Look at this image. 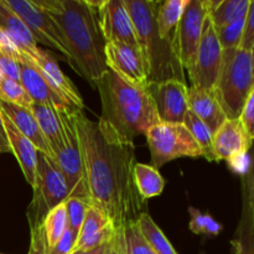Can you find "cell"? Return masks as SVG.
<instances>
[{"mask_svg": "<svg viewBox=\"0 0 254 254\" xmlns=\"http://www.w3.org/2000/svg\"><path fill=\"white\" fill-rule=\"evenodd\" d=\"M86 175L89 205L103 211L121 236L128 226L146 212V201L138 193L134 183L135 145L122 144L104 135L98 123L83 111L74 112Z\"/></svg>", "mask_w": 254, "mask_h": 254, "instance_id": "6da1fadb", "label": "cell"}, {"mask_svg": "<svg viewBox=\"0 0 254 254\" xmlns=\"http://www.w3.org/2000/svg\"><path fill=\"white\" fill-rule=\"evenodd\" d=\"M59 27L68 52V64L94 88L108 69L106 40L97 10L88 0H36Z\"/></svg>", "mask_w": 254, "mask_h": 254, "instance_id": "7a4b0ae2", "label": "cell"}, {"mask_svg": "<svg viewBox=\"0 0 254 254\" xmlns=\"http://www.w3.org/2000/svg\"><path fill=\"white\" fill-rule=\"evenodd\" d=\"M94 88L101 97L102 114L97 122L104 135L128 145H135L138 136L145 135L160 123L155 104L146 88H140L108 68Z\"/></svg>", "mask_w": 254, "mask_h": 254, "instance_id": "3957f363", "label": "cell"}, {"mask_svg": "<svg viewBox=\"0 0 254 254\" xmlns=\"http://www.w3.org/2000/svg\"><path fill=\"white\" fill-rule=\"evenodd\" d=\"M124 4L133 22L149 83L170 79L185 82V71L176 56L173 39H164L159 35L155 22L156 1L124 0Z\"/></svg>", "mask_w": 254, "mask_h": 254, "instance_id": "277c9868", "label": "cell"}, {"mask_svg": "<svg viewBox=\"0 0 254 254\" xmlns=\"http://www.w3.org/2000/svg\"><path fill=\"white\" fill-rule=\"evenodd\" d=\"M253 51L225 50L213 94L227 119H238L254 91Z\"/></svg>", "mask_w": 254, "mask_h": 254, "instance_id": "5b68a950", "label": "cell"}, {"mask_svg": "<svg viewBox=\"0 0 254 254\" xmlns=\"http://www.w3.org/2000/svg\"><path fill=\"white\" fill-rule=\"evenodd\" d=\"M32 189L34 197L26 213L30 227L41 225L45 216L52 208L71 197L68 186L56 161L40 151H37L36 181Z\"/></svg>", "mask_w": 254, "mask_h": 254, "instance_id": "8992f818", "label": "cell"}, {"mask_svg": "<svg viewBox=\"0 0 254 254\" xmlns=\"http://www.w3.org/2000/svg\"><path fill=\"white\" fill-rule=\"evenodd\" d=\"M151 155V166L158 170L180 158H200L202 151L184 123H158L145 134Z\"/></svg>", "mask_w": 254, "mask_h": 254, "instance_id": "52a82bcc", "label": "cell"}, {"mask_svg": "<svg viewBox=\"0 0 254 254\" xmlns=\"http://www.w3.org/2000/svg\"><path fill=\"white\" fill-rule=\"evenodd\" d=\"M76 111L77 109L73 108L57 109L62 129H64V148L54 156V160L56 161L66 180L71 197L81 198L89 203L81 148H79L78 135H77L76 124H74V112Z\"/></svg>", "mask_w": 254, "mask_h": 254, "instance_id": "ba28073f", "label": "cell"}, {"mask_svg": "<svg viewBox=\"0 0 254 254\" xmlns=\"http://www.w3.org/2000/svg\"><path fill=\"white\" fill-rule=\"evenodd\" d=\"M207 15V0H188L176 25L173 34V44L184 71H188L192 64Z\"/></svg>", "mask_w": 254, "mask_h": 254, "instance_id": "9c48e42d", "label": "cell"}, {"mask_svg": "<svg viewBox=\"0 0 254 254\" xmlns=\"http://www.w3.org/2000/svg\"><path fill=\"white\" fill-rule=\"evenodd\" d=\"M222 51L215 27L207 15L203 22L197 51L193 57L192 64L188 69L193 87L213 91L222 62Z\"/></svg>", "mask_w": 254, "mask_h": 254, "instance_id": "30bf717a", "label": "cell"}, {"mask_svg": "<svg viewBox=\"0 0 254 254\" xmlns=\"http://www.w3.org/2000/svg\"><path fill=\"white\" fill-rule=\"evenodd\" d=\"M6 4L19 15L34 35L37 44H42L64 55L68 61V52L54 20L41 6L31 0H5Z\"/></svg>", "mask_w": 254, "mask_h": 254, "instance_id": "8fae6325", "label": "cell"}, {"mask_svg": "<svg viewBox=\"0 0 254 254\" xmlns=\"http://www.w3.org/2000/svg\"><path fill=\"white\" fill-rule=\"evenodd\" d=\"M89 4L97 10L99 27L106 42H121L138 47L133 22L124 0L89 1Z\"/></svg>", "mask_w": 254, "mask_h": 254, "instance_id": "7c38bea8", "label": "cell"}, {"mask_svg": "<svg viewBox=\"0 0 254 254\" xmlns=\"http://www.w3.org/2000/svg\"><path fill=\"white\" fill-rule=\"evenodd\" d=\"M188 88L186 82L178 79L148 84L160 123H183L189 111Z\"/></svg>", "mask_w": 254, "mask_h": 254, "instance_id": "4fadbf2b", "label": "cell"}, {"mask_svg": "<svg viewBox=\"0 0 254 254\" xmlns=\"http://www.w3.org/2000/svg\"><path fill=\"white\" fill-rule=\"evenodd\" d=\"M106 60L108 68L113 69L129 83L140 88L148 87V73L138 47L121 42H107Z\"/></svg>", "mask_w": 254, "mask_h": 254, "instance_id": "5bb4252c", "label": "cell"}, {"mask_svg": "<svg viewBox=\"0 0 254 254\" xmlns=\"http://www.w3.org/2000/svg\"><path fill=\"white\" fill-rule=\"evenodd\" d=\"M17 62L20 67V78L19 82L31 101L36 104H44V106L54 107L56 109L72 108L54 88L51 84L46 81L41 72L31 62V60L19 52ZM74 109V108H73Z\"/></svg>", "mask_w": 254, "mask_h": 254, "instance_id": "9a60e30c", "label": "cell"}, {"mask_svg": "<svg viewBox=\"0 0 254 254\" xmlns=\"http://www.w3.org/2000/svg\"><path fill=\"white\" fill-rule=\"evenodd\" d=\"M116 236V228L111 218L99 208L89 206L81 230L77 235L73 252H86L108 245Z\"/></svg>", "mask_w": 254, "mask_h": 254, "instance_id": "2e32d148", "label": "cell"}, {"mask_svg": "<svg viewBox=\"0 0 254 254\" xmlns=\"http://www.w3.org/2000/svg\"><path fill=\"white\" fill-rule=\"evenodd\" d=\"M253 139L247 134L240 119H227L212 135V151L215 161L231 160L247 154Z\"/></svg>", "mask_w": 254, "mask_h": 254, "instance_id": "e0dca14e", "label": "cell"}, {"mask_svg": "<svg viewBox=\"0 0 254 254\" xmlns=\"http://www.w3.org/2000/svg\"><path fill=\"white\" fill-rule=\"evenodd\" d=\"M0 34L4 35L22 55L36 59L41 52L32 32L5 0H0Z\"/></svg>", "mask_w": 254, "mask_h": 254, "instance_id": "ac0fdd59", "label": "cell"}, {"mask_svg": "<svg viewBox=\"0 0 254 254\" xmlns=\"http://www.w3.org/2000/svg\"><path fill=\"white\" fill-rule=\"evenodd\" d=\"M29 57V56H27ZM32 64L39 68V71L41 72L42 76L46 78V81L49 82L52 86V88L74 109H82L84 108L83 99H82L81 93L78 92L77 87L72 83L71 79L66 76V74L62 72V69L60 68V66L57 64V62L55 61L54 57L50 54H47L46 51L41 50L39 56L36 59H31Z\"/></svg>", "mask_w": 254, "mask_h": 254, "instance_id": "d6986e66", "label": "cell"}, {"mask_svg": "<svg viewBox=\"0 0 254 254\" xmlns=\"http://www.w3.org/2000/svg\"><path fill=\"white\" fill-rule=\"evenodd\" d=\"M235 254H254V184L253 171L243 180V210L235 237L231 241Z\"/></svg>", "mask_w": 254, "mask_h": 254, "instance_id": "ffe728a7", "label": "cell"}, {"mask_svg": "<svg viewBox=\"0 0 254 254\" xmlns=\"http://www.w3.org/2000/svg\"><path fill=\"white\" fill-rule=\"evenodd\" d=\"M2 126H4L5 135L9 143L10 153L14 154L21 169L26 183L34 188L36 181L37 171V150L34 144L25 138L16 129V127L10 122V119L1 112Z\"/></svg>", "mask_w": 254, "mask_h": 254, "instance_id": "44dd1931", "label": "cell"}, {"mask_svg": "<svg viewBox=\"0 0 254 254\" xmlns=\"http://www.w3.org/2000/svg\"><path fill=\"white\" fill-rule=\"evenodd\" d=\"M189 109L203 122L213 134L227 121L225 112L216 99L213 91L201 89L197 87L188 88Z\"/></svg>", "mask_w": 254, "mask_h": 254, "instance_id": "7402d4cb", "label": "cell"}, {"mask_svg": "<svg viewBox=\"0 0 254 254\" xmlns=\"http://www.w3.org/2000/svg\"><path fill=\"white\" fill-rule=\"evenodd\" d=\"M0 111L10 119V122L16 127L17 130L25 138H27L34 144L37 151L54 158L46 140H45L44 135H42L41 130H40L39 124H37L36 119H35L34 114L31 113L30 109L15 106V104L1 103L0 102Z\"/></svg>", "mask_w": 254, "mask_h": 254, "instance_id": "603a6c76", "label": "cell"}, {"mask_svg": "<svg viewBox=\"0 0 254 254\" xmlns=\"http://www.w3.org/2000/svg\"><path fill=\"white\" fill-rule=\"evenodd\" d=\"M30 111L39 124L40 130L51 150L52 156H55L64 148V129L57 109L54 107L34 103Z\"/></svg>", "mask_w": 254, "mask_h": 254, "instance_id": "cb8c5ba5", "label": "cell"}, {"mask_svg": "<svg viewBox=\"0 0 254 254\" xmlns=\"http://www.w3.org/2000/svg\"><path fill=\"white\" fill-rule=\"evenodd\" d=\"M250 4L251 0H207L208 19L218 30L245 17Z\"/></svg>", "mask_w": 254, "mask_h": 254, "instance_id": "d4e9b609", "label": "cell"}, {"mask_svg": "<svg viewBox=\"0 0 254 254\" xmlns=\"http://www.w3.org/2000/svg\"><path fill=\"white\" fill-rule=\"evenodd\" d=\"M188 0H166L156 1L155 22L159 35L164 39H173L175 27L183 15Z\"/></svg>", "mask_w": 254, "mask_h": 254, "instance_id": "484cf974", "label": "cell"}, {"mask_svg": "<svg viewBox=\"0 0 254 254\" xmlns=\"http://www.w3.org/2000/svg\"><path fill=\"white\" fill-rule=\"evenodd\" d=\"M134 183L138 193L144 201L161 195L165 186L163 176L159 170L151 165L136 163L134 166Z\"/></svg>", "mask_w": 254, "mask_h": 254, "instance_id": "4316f807", "label": "cell"}, {"mask_svg": "<svg viewBox=\"0 0 254 254\" xmlns=\"http://www.w3.org/2000/svg\"><path fill=\"white\" fill-rule=\"evenodd\" d=\"M136 226L151 250L156 254H178L175 248L171 246L163 231L159 228L148 212L141 213L136 221Z\"/></svg>", "mask_w": 254, "mask_h": 254, "instance_id": "83f0119b", "label": "cell"}, {"mask_svg": "<svg viewBox=\"0 0 254 254\" xmlns=\"http://www.w3.org/2000/svg\"><path fill=\"white\" fill-rule=\"evenodd\" d=\"M42 231H44L45 242L47 248H52L68 228V221H67V212L64 202L52 208L41 223Z\"/></svg>", "mask_w": 254, "mask_h": 254, "instance_id": "f1b7e54d", "label": "cell"}, {"mask_svg": "<svg viewBox=\"0 0 254 254\" xmlns=\"http://www.w3.org/2000/svg\"><path fill=\"white\" fill-rule=\"evenodd\" d=\"M183 123L201 148L203 158L208 161H215L212 151V133L207 126L201 119H198L190 109L186 112Z\"/></svg>", "mask_w": 254, "mask_h": 254, "instance_id": "f546056e", "label": "cell"}, {"mask_svg": "<svg viewBox=\"0 0 254 254\" xmlns=\"http://www.w3.org/2000/svg\"><path fill=\"white\" fill-rule=\"evenodd\" d=\"M19 51L15 49L14 45L0 34V72L5 78L19 82L20 67L17 62Z\"/></svg>", "mask_w": 254, "mask_h": 254, "instance_id": "4dcf8cb0", "label": "cell"}, {"mask_svg": "<svg viewBox=\"0 0 254 254\" xmlns=\"http://www.w3.org/2000/svg\"><path fill=\"white\" fill-rule=\"evenodd\" d=\"M0 102L15 104L26 109H30L34 104L20 82L5 77L0 81Z\"/></svg>", "mask_w": 254, "mask_h": 254, "instance_id": "1f68e13d", "label": "cell"}, {"mask_svg": "<svg viewBox=\"0 0 254 254\" xmlns=\"http://www.w3.org/2000/svg\"><path fill=\"white\" fill-rule=\"evenodd\" d=\"M121 240L124 254H156L143 237L136 222L123 231Z\"/></svg>", "mask_w": 254, "mask_h": 254, "instance_id": "d6a6232c", "label": "cell"}, {"mask_svg": "<svg viewBox=\"0 0 254 254\" xmlns=\"http://www.w3.org/2000/svg\"><path fill=\"white\" fill-rule=\"evenodd\" d=\"M190 213V231L195 235L217 236L222 231V226L208 213H202L197 208H189Z\"/></svg>", "mask_w": 254, "mask_h": 254, "instance_id": "836d02e7", "label": "cell"}, {"mask_svg": "<svg viewBox=\"0 0 254 254\" xmlns=\"http://www.w3.org/2000/svg\"><path fill=\"white\" fill-rule=\"evenodd\" d=\"M246 16L232 24L223 26L221 29L215 30L217 35V40L220 42L222 50H235L240 47L241 39H242L243 26H245Z\"/></svg>", "mask_w": 254, "mask_h": 254, "instance_id": "e575fe53", "label": "cell"}, {"mask_svg": "<svg viewBox=\"0 0 254 254\" xmlns=\"http://www.w3.org/2000/svg\"><path fill=\"white\" fill-rule=\"evenodd\" d=\"M67 212V221H68V230L73 235H78L81 226L83 223L84 217H86L87 210L91 205L87 201L81 200L77 197H69L64 202Z\"/></svg>", "mask_w": 254, "mask_h": 254, "instance_id": "d590c367", "label": "cell"}, {"mask_svg": "<svg viewBox=\"0 0 254 254\" xmlns=\"http://www.w3.org/2000/svg\"><path fill=\"white\" fill-rule=\"evenodd\" d=\"M240 50L253 51L254 50V1L251 0L247 15H246L245 26H243L242 39L240 42Z\"/></svg>", "mask_w": 254, "mask_h": 254, "instance_id": "8d00e7d4", "label": "cell"}, {"mask_svg": "<svg viewBox=\"0 0 254 254\" xmlns=\"http://www.w3.org/2000/svg\"><path fill=\"white\" fill-rule=\"evenodd\" d=\"M240 122L242 123L243 128L246 129L248 135L254 138V91L248 96L247 102L243 107L240 116Z\"/></svg>", "mask_w": 254, "mask_h": 254, "instance_id": "74e56055", "label": "cell"}, {"mask_svg": "<svg viewBox=\"0 0 254 254\" xmlns=\"http://www.w3.org/2000/svg\"><path fill=\"white\" fill-rule=\"evenodd\" d=\"M27 254H47V246L41 225L30 227V248Z\"/></svg>", "mask_w": 254, "mask_h": 254, "instance_id": "f35d334b", "label": "cell"}, {"mask_svg": "<svg viewBox=\"0 0 254 254\" xmlns=\"http://www.w3.org/2000/svg\"><path fill=\"white\" fill-rule=\"evenodd\" d=\"M76 238L77 236L73 235V233L67 228V231L64 232V235L62 236L61 240H60L52 248H47V254H72Z\"/></svg>", "mask_w": 254, "mask_h": 254, "instance_id": "ab89813d", "label": "cell"}, {"mask_svg": "<svg viewBox=\"0 0 254 254\" xmlns=\"http://www.w3.org/2000/svg\"><path fill=\"white\" fill-rule=\"evenodd\" d=\"M231 168L236 171V173L241 174H247L248 170L251 169L250 166V158H248V154H242V155H238L236 158L228 160Z\"/></svg>", "mask_w": 254, "mask_h": 254, "instance_id": "60d3db41", "label": "cell"}, {"mask_svg": "<svg viewBox=\"0 0 254 254\" xmlns=\"http://www.w3.org/2000/svg\"><path fill=\"white\" fill-rule=\"evenodd\" d=\"M106 254H124L123 247H122L121 236H116V237H114V240L112 241L111 245H109V248Z\"/></svg>", "mask_w": 254, "mask_h": 254, "instance_id": "b9f144b4", "label": "cell"}, {"mask_svg": "<svg viewBox=\"0 0 254 254\" xmlns=\"http://www.w3.org/2000/svg\"><path fill=\"white\" fill-rule=\"evenodd\" d=\"M0 149L1 153H10L9 143L6 140V135L4 131V126H2V119H1V111H0Z\"/></svg>", "mask_w": 254, "mask_h": 254, "instance_id": "7bdbcfd3", "label": "cell"}, {"mask_svg": "<svg viewBox=\"0 0 254 254\" xmlns=\"http://www.w3.org/2000/svg\"><path fill=\"white\" fill-rule=\"evenodd\" d=\"M109 245H111V243L101 246V247H97V248H94V250L86 251V252H73L72 254H106L107 251H108V248H109Z\"/></svg>", "mask_w": 254, "mask_h": 254, "instance_id": "ee69618b", "label": "cell"}, {"mask_svg": "<svg viewBox=\"0 0 254 254\" xmlns=\"http://www.w3.org/2000/svg\"><path fill=\"white\" fill-rule=\"evenodd\" d=\"M4 78V77H2V74H1V72H0V81H1V79Z\"/></svg>", "mask_w": 254, "mask_h": 254, "instance_id": "f6af8a7d", "label": "cell"}, {"mask_svg": "<svg viewBox=\"0 0 254 254\" xmlns=\"http://www.w3.org/2000/svg\"><path fill=\"white\" fill-rule=\"evenodd\" d=\"M0 154H2V153H1V149H0Z\"/></svg>", "mask_w": 254, "mask_h": 254, "instance_id": "bcb514c9", "label": "cell"}, {"mask_svg": "<svg viewBox=\"0 0 254 254\" xmlns=\"http://www.w3.org/2000/svg\"><path fill=\"white\" fill-rule=\"evenodd\" d=\"M0 254H5V253H0Z\"/></svg>", "mask_w": 254, "mask_h": 254, "instance_id": "7dc6e473", "label": "cell"}]
</instances>
